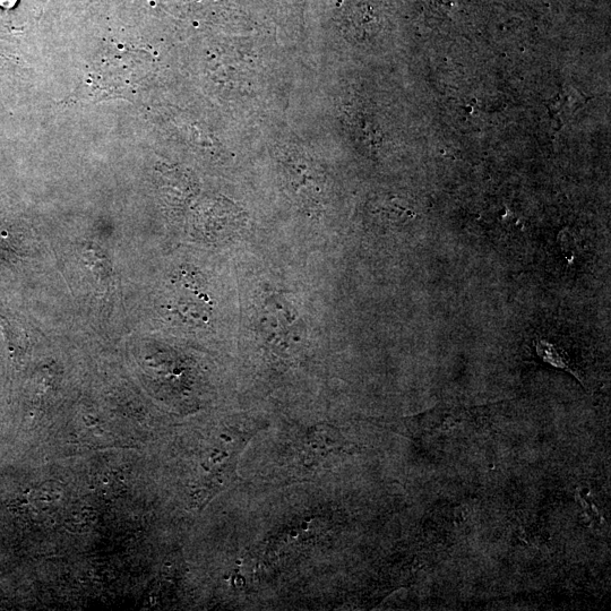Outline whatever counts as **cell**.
Wrapping results in <instances>:
<instances>
[{
  "label": "cell",
  "mask_w": 611,
  "mask_h": 611,
  "mask_svg": "<svg viewBox=\"0 0 611 611\" xmlns=\"http://www.w3.org/2000/svg\"><path fill=\"white\" fill-rule=\"evenodd\" d=\"M17 2H19V0H0V7L5 8V10H12Z\"/></svg>",
  "instance_id": "1"
}]
</instances>
